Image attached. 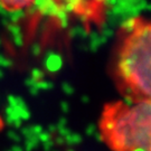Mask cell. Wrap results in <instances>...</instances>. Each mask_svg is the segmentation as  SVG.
I'll return each instance as SVG.
<instances>
[{"mask_svg":"<svg viewBox=\"0 0 151 151\" xmlns=\"http://www.w3.org/2000/svg\"><path fill=\"white\" fill-rule=\"evenodd\" d=\"M112 68L115 86L125 101H151V20L134 17L124 24Z\"/></svg>","mask_w":151,"mask_h":151,"instance_id":"cell-1","label":"cell"},{"mask_svg":"<svg viewBox=\"0 0 151 151\" xmlns=\"http://www.w3.org/2000/svg\"><path fill=\"white\" fill-rule=\"evenodd\" d=\"M99 132L111 151H151V101L106 103Z\"/></svg>","mask_w":151,"mask_h":151,"instance_id":"cell-2","label":"cell"},{"mask_svg":"<svg viewBox=\"0 0 151 151\" xmlns=\"http://www.w3.org/2000/svg\"><path fill=\"white\" fill-rule=\"evenodd\" d=\"M36 0H0V6L8 11H18L26 9Z\"/></svg>","mask_w":151,"mask_h":151,"instance_id":"cell-3","label":"cell"}]
</instances>
